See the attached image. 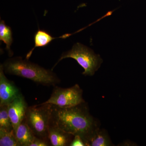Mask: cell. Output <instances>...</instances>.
Listing matches in <instances>:
<instances>
[{
	"label": "cell",
	"mask_w": 146,
	"mask_h": 146,
	"mask_svg": "<svg viewBox=\"0 0 146 146\" xmlns=\"http://www.w3.org/2000/svg\"><path fill=\"white\" fill-rule=\"evenodd\" d=\"M70 146H86V145L80 136H74Z\"/></svg>",
	"instance_id": "obj_16"
},
{
	"label": "cell",
	"mask_w": 146,
	"mask_h": 146,
	"mask_svg": "<svg viewBox=\"0 0 146 146\" xmlns=\"http://www.w3.org/2000/svg\"><path fill=\"white\" fill-rule=\"evenodd\" d=\"M0 129L11 131L14 130L8 112V106H0Z\"/></svg>",
	"instance_id": "obj_14"
},
{
	"label": "cell",
	"mask_w": 146,
	"mask_h": 146,
	"mask_svg": "<svg viewBox=\"0 0 146 146\" xmlns=\"http://www.w3.org/2000/svg\"><path fill=\"white\" fill-rule=\"evenodd\" d=\"M74 136L58 127L50 119L48 133V138L50 146H70Z\"/></svg>",
	"instance_id": "obj_8"
},
{
	"label": "cell",
	"mask_w": 146,
	"mask_h": 146,
	"mask_svg": "<svg viewBox=\"0 0 146 146\" xmlns=\"http://www.w3.org/2000/svg\"><path fill=\"white\" fill-rule=\"evenodd\" d=\"M2 65L5 74L27 79L37 84L54 86L60 82L52 70L45 69L21 56L8 58Z\"/></svg>",
	"instance_id": "obj_2"
},
{
	"label": "cell",
	"mask_w": 146,
	"mask_h": 146,
	"mask_svg": "<svg viewBox=\"0 0 146 146\" xmlns=\"http://www.w3.org/2000/svg\"><path fill=\"white\" fill-rule=\"evenodd\" d=\"M0 146H20L16 140L14 130L9 131L0 129Z\"/></svg>",
	"instance_id": "obj_13"
},
{
	"label": "cell",
	"mask_w": 146,
	"mask_h": 146,
	"mask_svg": "<svg viewBox=\"0 0 146 146\" xmlns=\"http://www.w3.org/2000/svg\"><path fill=\"white\" fill-rule=\"evenodd\" d=\"M109 136L105 131L99 128L94 133L89 143V146H112Z\"/></svg>",
	"instance_id": "obj_12"
},
{
	"label": "cell",
	"mask_w": 146,
	"mask_h": 146,
	"mask_svg": "<svg viewBox=\"0 0 146 146\" xmlns=\"http://www.w3.org/2000/svg\"><path fill=\"white\" fill-rule=\"evenodd\" d=\"M66 58L75 59L83 68L82 74L85 76H94L103 62L99 55L96 54L93 50L81 43H77L74 44L72 49L62 53L52 70L61 60Z\"/></svg>",
	"instance_id": "obj_3"
},
{
	"label": "cell",
	"mask_w": 146,
	"mask_h": 146,
	"mask_svg": "<svg viewBox=\"0 0 146 146\" xmlns=\"http://www.w3.org/2000/svg\"><path fill=\"white\" fill-rule=\"evenodd\" d=\"M0 40L5 44V49L8 52L9 56H13V52L11 49L13 41L12 30L11 28L7 25L5 22L3 20L0 21Z\"/></svg>",
	"instance_id": "obj_11"
},
{
	"label": "cell",
	"mask_w": 146,
	"mask_h": 146,
	"mask_svg": "<svg viewBox=\"0 0 146 146\" xmlns=\"http://www.w3.org/2000/svg\"><path fill=\"white\" fill-rule=\"evenodd\" d=\"M2 64L0 65V106L8 105L22 94L14 82L6 77Z\"/></svg>",
	"instance_id": "obj_6"
},
{
	"label": "cell",
	"mask_w": 146,
	"mask_h": 146,
	"mask_svg": "<svg viewBox=\"0 0 146 146\" xmlns=\"http://www.w3.org/2000/svg\"><path fill=\"white\" fill-rule=\"evenodd\" d=\"M15 132L16 140L20 146H30L35 137L25 119Z\"/></svg>",
	"instance_id": "obj_9"
},
{
	"label": "cell",
	"mask_w": 146,
	"mask_h": 146,
	"mask_svg": "<svg viewBox=\"0 0 146 146\" xmlns=\"http://www.w3.org/2000/svg\"><path fill=\"white\" fill-rule=\"evenodd\" d=\"M50 146L48 141L42 139L35 136L34 140L30 146Z\"/></svg>",
	"instance_id": "obj_15"
},
{
	"label": "cell",
	"mask_w": 146,
	"mask_h": 146,
	"mask_svg": "<svg viewBox=\"0 0 146 146\" xmlns=\"http://www.w3.org/2000/svg\"><path fill=\"white\" fill-rule=\"evenodd\" d=\"M7 106L9 115L15 131L25 118L29 106L22 94Z\"/></svg>",
	"instance_id": "obj_7"
},
{
	"label": "cell",
	"mask_w": 146,
	"mask_h": 146,
	"mask_svg": "<svg viewBox=\"0 0 146 146\" xmlns=\"http://www.w3.org/2000/svg\"><path fill=\"white\" fill-rule=\"evenodd\" d=\"M85 102L83 98V90L76 84L72 87L63 88L54 86L50 97L42 104H50L60 107H70Z\"/></svg>",
	"instance_id": "obj_5"
},
{
	"label": "cell",
	"mask_w": 146,
	"mask_h": 146,
	"mask_svg": "<svg viewBox=\"0 0 146 146\" xmlns=\"http://www.w3.org/2000/svg\"><path fill=\"white\" fill-rule=\"evenodd\" d=\"M58 38H63V36H62L59 37H54L49 33L44 30L39 29L34 35V47L27 53L26 56V58L29 59L35 48L46 47L54 39Z\"/></svg>",
	"instance_id": "obj_10"
},
{
	"label": "cell",
	"mask_w": 146,
	"mask_h": 146,
	"mask_svg": "<svg viewBox=\"0 0 146 146\" xmlns=\"http://www.w3.org/2000/svg\"><path fill=\"white\" fill-rule=\"evenodd\" d=\"M51 119L65 132L80 136L86 146H89L94 133L99 128L85 102L70 107L52 105Z\"/></svg>",
	"instance_id": "obj_1"
},
{
	"label": "cell",
	"mask_w": 146,
	"mask_h": 146,
	"mask_svg": "<svg viewBox=\"0 0 146 146\" xmlns=\"http://www.w3.org/2000/svg\"><path fill=\"white\" fill-rule=\"evenodd\" d=\"M52 107V104L42 103L28 107L25 120L37 138L49 141L48 133Z\"/></svg>",
	"instance_id": "obj_4"
}]
</instances>
